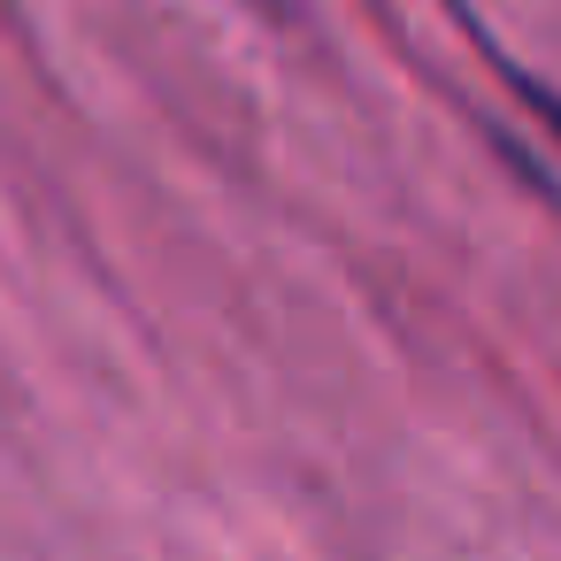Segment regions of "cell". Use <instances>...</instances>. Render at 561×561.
I'll return each instance as SVG.
<instances>
[{
  "label": "cell",
  "mask_w": 561,
  "mask_h": 561,
  "mask_svg": "<svg viewBox=\"0 0 561 561\" xmlns=\"http://www.w3.org/2000/svg\"><path fill=\"white\" fill-rule=\"evenodd\" d=\"M469 32H477V47H492V39H484V24H469ZM492 62H500V78H507V85H515V93H523V101L538 108V124H546V131L561 139V93H553V85H538L530 70H515V62H507L500 47H492Z\"/></svg>",
  "instance_id": "6da1fadb"
}]
</instances>
